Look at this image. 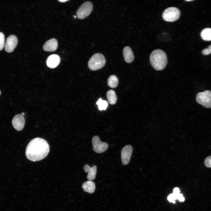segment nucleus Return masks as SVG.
<instances>
[{
  "mask_svg": "<svg viewBox=\"0 0 211 211\" xmlns=\"http://www.w3.org/2000/svg\"><path fill=\"white\" fill-rule=\"evenodd\" d=\"M50 150L49 145L44 139L37 137L29 143L25 149L27 158L33 161L41 160L48 155Z\"/></svg>",
  "mask_w": 211,
  "mask_h": 211,
  "instance_id": "f257e3e1",
  "label": "nucleus"
},
{
  "mask_svg": "<svg viewBox=\"0 0 211 211\" xmlns=\"http://www.w3.org/2000/svg\"><path fill=\"white\" fill-rule=\"evenodd\" d=\"M151 64L157 70H161L166 67L167 59L165 52L160 49H156L152 52L150 56Z\"/></svg>",
  "mask_w": 211,
  "mask_h": 211,
  "instance_id": "f03ea898",
  "label": "nucleus"
},
{
  "mask_svg": "<svg viewBox=\"0 0 211 211\" xmlns=\"http://www.w3.org/2000/svg\"><path fill=\"white\" fill-rule=\"evenodd\" d=\"M106 59L104 56L100 53L93 55L89 59L88 64L89 68L95 71L102 68L105 65Z\"/></svg>",
  "mask_w": 211,
  "mask_h": 211,
  "instance_id": "7ed1b4c3",
  "label": "nucleus"
},
{
  "mask_svg": "<svg viewBox=\"0 0 211 211\" xmlns=\"http://www.w3.org/2000/svg\"><path fill=\"white\" fill-rule=\"evenodd\" d=\"M180 15V11L177 8L173 7H170L164 10L162 17L166 21L172 22L177 20Z\"/></svg>",
  "mask_w": 211,
  "mask_h": 211,
  "instance_id": "20e7f679",
  "label": "nucleus"
},
{
  "mask_svg": "<svg viewBox=\"0 0 211 211\" xmlns=\"http://www.w3.org/2000/svg\"><path fill=\"white\" fill-rule=\"evenodd\" d=\"M196 101L207 108H211V91L209 90L197 93Z\"/></svg>",
  "mask_w": 211,
  "mask_h": 211,
  "instance_id": "39448f33",
  "label": "nucleus"
},
{
  "mask_svg": "<svg viewBox=\"0 0 211 211\" xmlns=\"http://www.w3.org/2000/svg\"><path fill=\"white\" fill-rule=\"evenodd\" d=\"M93 8L92 3L89 1L84 3L79 7L76 12L77 17L79 19H84L89 15Z\"/></svg>",
  "mask_w": 211,
  "mask_h": 211,
  "instance_id": "423d86ee",
  "label": "nucleus"
},
{
  "mask_svg": "<svg viewBox=\"0 0 211 211\" xmlns=\"http://www.w3.org/2000/svg\"><path fill=\"white\" fill-rule=\"evenodd\" d=\"M93 149L95 152L100 153L105 152L108 148V145L105 142L101 141L97 136L93 137L92 139Z\"/></svg>",
  "mask_w": 211,
  "mask_h": 211,
  "instance_id": "0eeeda50",
  "label": "nucleus"
},
{
  "mask_svg": "<svg viewBox=\"0 0 211 211\" xmlns=\"http://www.w3.org/2000/svg\"><path fill=\"white\" fill-rule=\"evenodd\" d=\"M132 151V147L130 145H126L122 149L121 152V158L123 164L126 165L129 163Z\"/></svg>",
  "mask_w": 211,
  "mask_h": 211,
  "instance_id": "6e6552de",
  "label": "nucleus"
},
{
  "mask_svg": "<svg viewBox=\"0 0 211 211\" xmlns=\"http://www.w3.org/2000/svg\"><path fill=\"white\" fill-rule=\"evenodd\" d=\"M18 41V39L15 35H11L9 36L4 45L6 51L8 52H12L17 45Z\"/></svg>",
  "mask_w": 211,
  "mask_h": 211,
  "instance_id": "1a4fd4ad",
  "label": "nucleus"
},
{
  "mask_svg": "<svg viewBox=\"0 0 211 211\" xmlns=\"http://www.w3.org/2000/svg\"><path fill=\"white\" fill-rule=\"evenodd\" d=\"M25 122V119L23 116L20 114L15 115L12 120V124L13 127L18 131H21L23 129Z\"/></svg>",
  "mask_w": 211,
  "mask_h": 211,
  "instance_id": "9d476101",
  "label": "nucleus"
},
{
  "mask_svg": "<svg viewBox=\"0 0 211 211\" xmlns=\"http://www.w3.org/2000/svg\"><path fill=\"white\" fill-rule=\"evenodd\" d=\"M58 45V42L57 40L55 38H52L47 40L45 43L43 48L45 51L52 52L57 49Z\"/></svg>",
  "mask_w": 211,
  "mask_h": 211,
  "instance_id": "9b49d317",
  "label": "nucleus"
},
{
  "mask_svg": "<svg viewBox=\"0 0 211 211\" xmlns=\"http://www.w3.org/2000/svg\"><path fill=\"white\" fill-rule=\"evenodd\" d=\"M60 60V58L58 55L53 54L47 57L46 60L47 65L49 68H54L59 65Z\"/></svg>",
  "mask_w": 211,
  "mask_h": 211,
  "instance_id": "f8f14e48",
  "label": "nucleus"
},
{
  "mask_svg": "<svg viewBox=\"0 0 211 211\" xmlns=\"http://www.w3.org/2000/svg\"><path fill=\"white\" fill-rule=\"evenodd\" d=\"M85 172L88 173L87 178L90 181L93 180L95 178L97 172V166L95 165L90 167L88 164L85 165L84 167Z\"/></svg>",
  "mask_w": 211,
  "mask_h": 211,
  "instance_id": "ddd939ff",
  "label": "nucleus"
},
{
  "mask_svg": "<svg viewBox=\"0 0 211 211\" xmlns=\"http://www.w3.org/2000/svg\"><path fill=\"white\" fill-rule=\"evenodd\" d=\"M123 54L125 61L127 63L132 62L134 58L132 51L129 46L125 47L123 50Z\"/></svg>",
  "mask_w": 211,
  "mask_h": 211,
  "instance_id": "4468645a",
  "label": "nucleus"
},
{
  "mask_svg": "<svg viewBox=\"0 0 211 211\" xmlns=\"http://www.w3.org/2000/svg\"><path fill=\"white\" fill-rule=\"evenodd\" d=\"M82 188L84 191L89 193H92L94 192L96 186L94 182L89 181L83 183Z\"/></svg>",
  "mask_w": 211,
  "mask_h": 211,
  "instance_id": "2eb2a0df",
  "label": "nucleus"
},
{
  "mask_svg": "<svg viewBox=\"0 0 211 211\" xmlns=\"http://www.w3.org/2000/svg\"><path fill=\"white\" fill-rule=\"evenodd\" d=\"M107 97L109 103L111 105H114L116 102L117 97L114 91L110 90L106 93Z\"/></svg>",
  "mask_w": 211,
  "mask_h": 211,
  "instance_id": "dca6fc26",
  "label": "nucleus"
},
{
  "mask_svg": "<svg viewBox=\"0 0 211 211\" xmlns=\"http://www.w3.org/2000/svg\"><path fill=\"white\" fill-rule=\"evenodd\" d=\"M200 36L204 40L211 41V28H206L203 29L201 33Z\"/></svg>",
  "mask_w": 211,
  "mask_h": 211,
  "instance_id": "f3484780",
  "label": "nucleus"
},
{
  "mask_svg": "<svg viewBox=\"0 0 211 211\" xmlns=\"http://www.w3.org/2000/svg\"><path fill=\"white\" fill-rule=\"evenodd\" d=\"M118 80L117 77L115 75H111L108 79V84L111 88H115L118 85Z\"/></svg>",
  "mask_w": 211,
  "mask_h": 211,
  "instance_id": "a211bd4d",
  "label": "nucleus"
},
{
  "mask_svg": "<svg viewBox=\"0 0 211 211\" xmlns=\"http://www.w3.org/2000/svg\"><path fill=\"white\" fill-rule=\"evenodd\" d=\"M98 105V108L100 110H105L108 106V103L107 101L103 100L101 98H99L96 103Z\"/></svg>",
  "mask_w": 211,
  "mask_h": 211,
  "instance_id": "6ab92c4d",
  "label": "nucleus"
},
{
  "mask_svg": "<svg viewBox=\"0 0 211 211\" xmlns=\"http://www.w3.org/2000/svg\"><path fill=\"white\" fill-rule=\"evenodd\" d=\"M176 194L174 193L170 194L167 197L168 200L170 202H172L173 203H175V200L178 199L179 194Z\"/></svg>",
  "mask_w": 211,
  "mask_h": 211,
  "instance_id": "aec40b11",
  "label": "nucleus"
},
{
  "mask_svg": "<svg viewBox=\"0 0 211 211\" xmlns=\"http://www.w3.org/2000/svg\"><path fill=\"white\" fill-rule=\"evenodd\" d=\"M4 36L3 33L0 32V50L4 46Z\"/></svg>",
  "mask_w": 211,
  "mask_h": 211,
  "instance_id": "412c9836",
  "label": "nucleus"
},
{
  "mask_svg": "<svg viewBox=\"0 0 211 211\" xmlns=\"http://www.w3.org/2000/svg\"><path fill=\"white\" fill-rule=\"evenodd\" d=\"M204 163L206 167L208 168L211 167V156L207 157L205 159Z\"/></svg>",
  "mask_w": 211,
  "mask_h": 211,
  "instance_id": "4be33fe9",
  "label": "nucleus"
},
{
  "mask_svg": "<svg viewBox=\"0 0 211 211\" xmlns=\"http://www.w3.org/2000/svg\"><path fill=\"white\" fill-rule=\"evenodd\" d=\"M202 54L204 55H207L211 53V45L205 49H204L202 51Z\"/></svg>",
  "mask_w": 211,
  "mask_h": 211,
  "instance_id": "5701e85b",
  "label": "nucleus"
},
{
  "mask_svg": "<svg viewBox=\"0 0 211 211\" xmlns=\"http://www.w3.org/2000/svg\"><path fill=\"white\" fill-rule=\"evenodd\" d=\"M178 199L180 202H183L185 200V198L182 194L179 193L178 196Z\"/></svg>",
  "mask_w": 211,
  "mask_h": 211,
  "instance_id": "b1692460",
  "label": "nucleus"
},
{
  "mask_svg": "<svg viewBox=\"0 0 211 211\" xmlns=\"http://www.w3.org/2000/svg\"><path fill=\"white\" fill-rule=\"evenodd\" d=\"M180 190L178 188H174L173 190V193L176 194H178L180 193Z\"/></svg>",
  "mask_w": 211,
  "mask_h": 211,
  "instance_id": "393cba45",
  "label": "nucleus"
},
{
  "mask_svg": "<svg viewBox=\"0 0 211 211\" xmlns=\"http://www.w3.org/2000/svg\"><path fill=\"white\" fill-rule=\"evenodd\" d=\"M68 0H58V1L61 2H64L68 1Z\"/></svg>",
  "mask_w": 211,
  "mask_h": 211,
  "instance_id": "a878e982",
  "label": "nucleus"
},
{
  "mask_svg": "<svg viewBox=\"0 0 211 211\" xmlns=\"http://www.w3.org/2000/svg\"><path fill=\"white\" fill-rule=\"evenodd\" d=\"M194 1V0H186V1Z\"/></svg>",
  "mask_w": 211,
  "mask_h": 211,
  "instance_id": "bb28decb",
  "label": "nucleus"
},
{
  "mask_svg": "<svg viewBox=\"0 0 211 211\" xmlns=\"http://www.w3.org/2000/svg\"><path fill=\"white\" fill-rule=\"evenodd\" d=\"M0 94H1V91H0Z\"/></svg>",
  "mask_w": 211,
  "mask_h": 211,
  "instance_id": "cd10ccee",
  "label": "nucleus"
}]
</instances>
